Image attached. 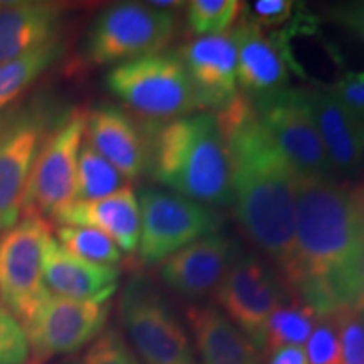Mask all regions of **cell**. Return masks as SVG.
<instances>
[{"label":"cell","mask_w":364,"mask_h":364,"mask_svg":"<svg viewBox=\"0 0 364 364\" xmlns=\"http://www.w3.org/2000/svg\"><path fill=\"white\" fill-rule=\"evenodd\" d=\"M364 236V179H299L295 241L282 273L287 289L318 316L356 307Z\"/></svg>","instance_id":"6da1fadb"},{"label":"cell","mask_w":364,"mask_h":364,"mask_svg":"<svg viewBox=\"0 0 364 364\" xmlns=\"http://www.w3.org/2000/svg\"><path fill=\"white\" fill-rule=\"evenodd\" d=\"M216 117L231 161L236 221L284 273L294 252L299 177L267 135L252 100L238 95Z\"/></svg>","instance_id":"7a4b0ae2"},{"label":"cell","mask_w":364,"mask_h":364,"mask_svg":"<svg viewBox=\"0 0 364 364\" xmlns=\"http://www.w3.org/2000/svg\"><path fill=\"white\" fill-rule=\"evenodd\" d=\"M154 127L145 130L154 179L206 206L233 201L231 161L216 113H193Z\"/></svg>","instance_id":"3957f363"},{"label":"cell","mask_w":364,"mask_h":364,"mask_svg":"<svg viewBox=\"0 0 364 364\" xmlns=\"http://www.w3.org/2000/svg\"><path fill=\"white\" fill-rule=\"evenodd\" d=\"M66 112L43 98L17 102L0 112V233L21 220L36 157Z\"/></svg>","instance_id":"277c9868"},{"label":"cell","mask_w":364,"mask_h":364,"mask_svg":"<svg viewBox=\"0 0 364 364\" xmlns=\"http://www.w3.org/2000/svg\"><path fill=\"white\" fill-rule=\"evenodd\" d=\"M107 86L130 112L156 124L203 110L176 53H159L113 66L107 75Z\"/></svg>","instance_id":"5b68a950"},{"label":"cell","mask_w":364,"mask_h":364,"mask_svg":"<svg viewBox=\"0 0 364 364\" xmlns=\"http://www.w3.org/2000/svg\"><path fill=\"white\" fill-rule=\"evenodd\" d=\"M177 16L140 2L112 4L98 14L83 43L91 66H118L164 53L176 38Z\"/></svg>","instance_id":"8992f818"},{"label":"cell","mask_w":364,"mask_h":364,"mask_svg":"<svg viewBox=\"0 0 364 364\" xmlns=\"http://www.w3.org/2000/svg\"><path fill=\"white\" fill-rule=\"evenodd\" d=\"M252 103L267 135L299 179H338L314 122L307 90L285 88Z\"/></svg>","instance_id":"52a82bcc"},{"label":"cell","mask_w":364,"mask_h":364,"mask_svg":"<svg viewBox=\"0 0 364 364\" xmlns=\"http://www.w3.org/2000/svg\"><path fill=\"white\" fill-rule=\"evenodd\" d=\"M43 216L26 215L0 233V300L22 326L48 295L43 279L44 252L53 238Z\"/></svg>","instance_id":"ba28073f"},{"label":"cell","mask_w":364,"mask_h":364,"mask_svg":"<svg viewBox=\"0 0 364 364\" xmlns=\"http://www.w3.org/2000/svg\"><path fill=\"white\" fill-rule=\"evenodd\" d=\"M140 206V260L157 265L204 236L216 233L220 216L193 199L161 189H144Z\"/></svg>","instance_id":"9c48e42d"},{"label":"cell","mask_w":364,"mask_h":364,"mask_svg":"<svg viewBox=\"0 0 364 364\" xmlns=\"http://www.w3.org/2000/svg\"><path fill=\"white\" fill-rule=\"evenodd\" d=\"M120 318L142 364H194L184 327L162 294L134 279L120 299Z\"/></svg>","instance_id":"30bf717a"},{"label":"cell","mask_w":364,"mask_h":364,"mask_svg":"<svg viewBox=\"0 0 364 364\" xmlns=\"http://www.w3.org/2000/svg\"><path fill=\"white\" fill-rule=\"evenodd\" d=\"M85 130L86 112L71 108L46 136L27 182L22 216H51L75 201L76 167Z\"/></svg>","instance_id":"8fae6325"},{"label":"cell","mask_w":364,"mask_h":364,"mask_svg":"<svg viewBox=\"0 0 364 364\" xmlns=\"http://www.w3.org/2000/svg\"><path fill=\"white\" fill-rule=\"evenodd\" d=\"M108 314L110 302L46 295L24 326L34 364L81 351L105 331Z\"/></svg>","instance_id":"7c38bea8"},{"label":"cell","mask_w":364,"mask_h":364,"mask_svg":"<svg viewBox=\"0 0 364 364\" xmlns=\"http://www.w3.org/2000/svg\"><path fill=\"white\" fill-rule=\"evenodd\" d=\"M289 295L285 282L277 279L260 258L238 253L218 287L215 300L220 311L260 351L268 318Z\"/></svg>","instance_id":"4fadbf2b"},{"label":"cell","mask_w":364,"mask_h":364,"mask_svg":"<svg viewBox=\"0 0 364 364\" xmlns=\"http://www.w3.org/2000/svg\"><path fill=\"white\" fill-rule=\"evenodd\" d=\"M236 46V76L245 97L257 100L285 90L289 83V49L282 36L243 19L231 31Z\"/></svg>","instance_id":"5bb4252c"},{"label":"cell","mask_w":364,"mask_h":364,"mask_svg":"<svg viewBox=\"0 0 364 364\" xmlns=\"http://www.w3.org/2000/svg\"><path fill=\"white\" fill-rule=\"evenodd\" d=\"M238 252L226 236L213 233L172 255L161 265L164 284L186 299L215 295Z\"/></svg>","instance_id":"9a60e30c"},{"label":"cell","mask_w":364,"mask_h":364,"mask_svg":"<svg viewBox=\"0 0 364 364\" xmlns=\"http://www.w3.org/2000/svg\"><path fill=\"white\" fill-rule=\"evenodd\" d=\"M177 56L193 81L203 108L221 110L240 95L236 46L231 31L189 41Z\"/></svg>","instance_id":"2e32d148"},{"label":"cell","mask_w":364,"mask_h":364,"mask_svg":"<svg viewBox=\"0 0 364 364\" xmlns=\"http://www.w3.org/2000/svg\"><path fill=\"white\" fill-rule=\"evenodd\" d=\"M307 95L334 174L358 176L364 169V115L346 107L331 88H312Z\"/></svg>","instance_id":"e0dca14e"},{"label":"cell","mask_w":364,"mask_h":364,"mask_svg":"<svg viewBox=\"0 0 364 364\" xmlns=\"http://www.w3.org/2000/svg\"><path fill=\"white\" fill-rule=\"evenodd\" d=\"M85 136L125 179H136L147 171V134L122 108L103 105L86 112Z\"/></svg>","instance_id":"ac0fdd59"},{"label":"cell","mask_w":364,"mask_h":364,"mask_svg":"<svg viewBox=\"0 0 364 364\" xmlns=\"http://www.w3.org/2000/svg\"><path fill=\"white\" fill-rule=\"evenodd\" d=\"M59 226L93 228L117 243L122 253H135L140 238V206L134 189L125 186L108 198L66 204L49 216Z\"/></svg>","instance_id":"d6986e66"},{"label":"cell","mask_w":364,"mask_h":364,"mask_svg":"<svg viewBox=\"0 0 364 364\" xmlns=\"http://www.w3.org/2000/svg\"><path fill=\"white\" fill-rule=\"evenodd\" d=\"M43 279L49 294L59 297L110 302L115 294L120 270L118 267L86 262L63 248L51 238L44 252Z\"/></svg>","instance_id":"ffe728a7"},{"label":"cell","mask_w":364,"mask_h":364,"mask_svg":"<svg viewBox=\"0 0 364 364\" xmlns=\"http://www.w3.org/2000/svg\"><path fill=\"white\" fill-rule=\"evenodd\" d=\"M65 7L54 2L0 4V65L61 39Z\"/></svg>","instance_id":"44dd1931"},{"label":"cell","mask_w":364,"mask_h":364,"mask_svg":"<svg viewBox=\"0 0 364 364\" xmlns=\"http://www.w3.org/2000/svg\"><path fill=\"white\" fill-rule=\"evenodd\" d=\"M186 322L204 364H262L260 351L220 309L189 306Z\"/></svg>","instance_id":"7402d4cb"},{"label":"cell","mask_w":364,"mask_h":364,"mask_svg":"<svg viewBox=\"0 0 364 364\" xmlns=\"http://www.w3.org/2000/svg\"><path fill=\"white\" fill-rule=\"evenodd\" d=\"M65 54V43L61 39L39 46L33 51L22 54L12 61L0 65V112L17 103L27 88L51 68Z\"/></svg>","instance_id":"603a6c76"},{"label":"cell","mask_w":364,"mask_h":364,"mask_svg":"<svg viewBox=\"0 0 364 364\" xmlns=\"http://www.w3.org/2000/svg\"><path fill=\"white\" fill-rule=\"evenodd\" d=\"M317 318L318 314L309 304L290 292L282 306L277 307L268 318L265 343L262 349L263 354L270 356L272 353L290 346L304 348L316 327Z\"/></svg>","instance_id":"cb8c5ba5"},{"label":"cell","mask_w":364,"mask_h":364,"mask_svg":"<svg viewBox=\"0 0 364 364\" xmlns=\"http://www.w3.org/2000/svg\"><path fill=\"white\" fill-rule=\"evenodd\" d=\"M125 177L100 156L91 145L83 142L76 167V198L80 201L108 198L125 188Z\"/></svg>","instance_id":"d4e9b609"},{"label":"cell","mask_w":364,"mask_h":364,"mask_svg":"<svg viewBox=\"0 0 364 364\" xmlns=\"http://www.w3.org/2000/svg\"><path fill=\"white\" fill-rule=\"evenodd\" d=\"M56 236V241L63 248L86 262L117 267L122 260V250L115 241L93 228L59 226Z\"/></svg>","instance_id":"484cf974"},{"label":"cell","mask_w":364,"mask_h":364,"mask_svg":"<svg viewBox=\"0 0 364 364\" xmlns=\"http://www.w3.org/2000/svg\"><path fill=\"white\" fill-rule=\"evenodd\" d=\"M243 11V4L238 0H193L188 4L186 21L198 38L225 34Z\"/></svg>","instance_id":"4316f807"},{"label":"cell","mask_w":364,"mask_h":364,"mask_svg":"<svg viewBox=\"0 0 364 364\" xmlns=\"http://www.w3.org/2000/svg\"><path fill=\"white\" fill-rule=\"evenodd\" d=\"M304 351H306L307 364H343L336 312L318 316Z\"/></svg>","instance_id":"83f0119b"},{"label":"cell","mask_w":364,"mask_h":364,"mask_svg":"<svg viewBox=\"0 0 364 364\" xmlns=\"http://www.w3.org/2000/svg\"><path fill=\"white\" fill-rule=\"evenodd\" d=\"M341 346V363L364 364V311L344 307L336 312Z\"/></svg>","instance_id":"f1b7e54d"},{"label":"cell","mask_w":364,"mask_h":364,"mask_svg":"<svg viewBox=\"0 0 364 364\" xmlns=\"http://www.w3.org/2000/svg\"><path fill=\"white\" fill-rule=\"evenodd\" d=\"M80 364H142L117 329H105L85 353Z\"/></svg>","instance_id":"f546056e"},{"label":"cell","mask_w":364,"mask_h":364,"mask_svg":"<svg viewBox=\"0 0 364 364\" xmlns=\"http://www.w3.org/2000/svg\"><path fill=\"white\" fill-rule=\"evenodd\" d=\"M31 358L24 326L0 304V364H27Z\"/></svg>","instance_id":"4dcf8cb0"},{"label":"cell","mask_w":364,"mask_h":364,"mask_svg":"<svg viewBox=\"0 0 364 364\" xmlns=\"http://www.w3.org/2000/svg\"><path fill=\"white\" fill-rule=\"evenodd\" d=\"M294 6L290 0H257L250 7V19L260 27L282 26L292 17Z\"/></svg>","instance_id":"1f68e13d"},{"label":"cell","mask_w":364,"mask_h":364,"mask_svg":"<svg viewBox=\"0 0 364 364\" xmlns=\"http://www.w3.org/2000/svg\"><path fill=\"white\" fill-rule=\"evenodd\" d=\"M329 88L346 107L364 115V73H348Z\"/></svg>","instance_id":"d6a6232c"},{"label":"cell","mask_w":364,"mask_h":364,"mask_svg":"<svg viewBox=\"0 0 364 364\" xmlns=\"http://www.w3.org/2000/svg\"><path fill=\"white\" fill-rule=\"evenodd\" d=\"M334 21L349 29L358 38L364 41V2L351 4V6H341L332 12Z\"/></svg>","instance_id":"836d02e7"},{"label":"cell","mask_w":364,"mask_h":364,"mask_svg":"<svg viewBox=\"0 0 364 364\" xmlns=\"http://www.w3.org/2000/svg\"><path fill=\"white\" fill-rule=\"evenodd\" d=\"M267 364H307L306 351L299 346H290V348L279 349L268 356Z\"/></svg>","instance_id":"e575fe53"},{"label":"cell","mask_w":364,"mask_h":364,"mask_svg":"<svg viewBox=\"0 0 364 364\" xmlns=\"http://www.w3.org/2000/svg\"><path fill=\"white\" fill-rule=\"evenodd\" d=\"M356 309L364 311V236L361 243V253L358 262V279H356Z\"/></svg>","instance_id":"d590c367"}]
</instances>
